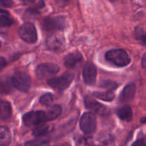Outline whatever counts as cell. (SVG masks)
<instances>
[{"mask_svg": "<svg viewBox=\"0 0 146 146\" xmlns=\"http://www.w3.org/2000/svg\"><path fill=\"white\" fill-rule=\"evenodd\" d=\"M26 145L36 146V145H49V141L47 140H34L29 141L25 143Z\"/></svg>", "mask_w": 146, "mask_h": 146, "instance_id": "obj_25", "label": "cell"}, {"mask_svg": "<svg viewBox=\"0 0 146 146\" xmlns=\"http://www.w3.org/2000/svg\"><path fill=\"white\" fill-rule=\"evenodd\" d=\"M66 26V19L63 16L46 17L43 20L42 27L45 31L49 32L61 31Z\"/></svg>", "mask_w": 146, "mask_h": 146, "instance_id": "obj_4", "label": "cell"}, {"mask_svg": "<svg viewBox=\"0 0 146 146\" xmlns=\"http://www.w3.org/2000/svg\"><path fill=\"white\" fill-rule=\"evenodd\" d=\"M25 125L29 127L35 126L41 123L47 122L46 113L43 111H30L23 116Z\"/></svg>", "mask_w": 146, "mask_h": 146, "instance_id": "obj_6", "label": "cell"}, {"mask_svg": "<svg viewBox=\"0 0 146 146\" xmlns=\"http://www.w3.org/2000/svg\"><path fill=\"white\" fill-rule=\"evenodd\" d=\"M117 115L122 121L129 122L133 118V111L130 106H124L117 111Z\"/></svg>", "mask_w": 146, "mask_h": 146, "instance_id": "obj_17", "label": "cell"}, {"mask_svg": "<svg viewBox=\"0 0 146 146\" xmlns=\"http://www.w3.org/2000/svg\"><path fill=\"white\" fill-rule=\"evenodd\" d=\"M142 66L143 68H145L146 66V54H144L142 58Z\"/></svg>", "mask_w": 146, "mask_h": 146, "instance_id": "obj_30", "label": "cell"}, {"mask_svg": "<svg viewBox=\"0 0 146 146\" xmlns=\"http://www.w3.org/2000/svg\"><path fill=\"white\" fill-rule=\"evenodd\" d=\"M136 87L134 83L128 84L125 86L120 96V101L121 103H127L132 101L135 96Z\"/></svg>", "mask_w": 146, "mask_h": 146, "instance_id": "obj_13", "label": "cell"}, {"mask_svg": "<svg viewBox=\"0 0 146 146\" xmlns=\"http://www.w3.org/2000/svg\"><path fill=\"white\" fill-rule=\"evenodd\" d=\"M0 13H3V14H8V12H7V11H5V10L4 9H0Z\"/></svg>", "mask_w": 146, "mask_h": 146, "instance_id": "obj_32", "label": "cell"}, {"mask_svg": "<svg viewBox=\"0 0 146 146\" xmlns=\"http://www.w3.org/2000/svg\"><path fill=\"white\" fill-rule=\"evenodd\" d=\"M11 78L7 76H0V94H9L11 92L13 88Z\"/></svg>", "mask_w": 146, "mask_h": 146, "instance_id": "obj_14", "label": "cell"}, {"mask_svg": "<svg viewBox=\"0 0 146 146\" xmlns=\"http://www.w3.org/2000/svg\"><path fill=\"white\" fill-rule=\"evenodd\" d=\"M97 69L93 63L88 62L83 69V77L87 85L93 86L96 81Z\"/></svg>", "mask_w": 146, "mask_h": 146, "instance_id": "obj_11", "label": "cell"}, {"mask_svg": "<svg viewBox=\"0 0 146 146\" xmlns=\"http://www.w3.org/2000/svg\"><path fill=\"white\" fill-rule=\"evenodd\" d=\"M49 131V125L44 123H41L35 125V128L33 130L32 134L35 137H41L46 135Z\"/></svg>", "mask_w": 146, "mask_h": 146, "instance_id": "obj_19", "label": "cell"}, {"mask_svg": "<svg viewBox=\"0 0 146 146\" xmlns=\"http://www.w3.org/2000/svg\"><path fill=\"white\" fill-rule=\"evenodd\" d=\"M1 42L0 41V48H1Z\"/></svg>", "mask_w": 146, "mask_h": 146, "instance_id": "obj_34", "label": "cell"}, {"mask_svg": "<svg viewBox=\"0 0 146 146\" xmlns=\"http://www.w3.org/2000/svg\"><path fill=\"white\" fill-rule=\"evenodd\" d=\"M59 71V67L54 64L51 63H44L41 64L36 67L35 74L37 78H49L53 76Z\"/></svg>", "mask_w": 146, "mask_h": 146, "instance_id": "obj_8", "label": "cell"}, {"mask_svg": "<svg viewBox=\"0 0 146 146\" xmlns=\"http://www.w3.org/2000/svg\"><path fill=\"white\" fill-rule=\"evenodd\" d=\"M101 86L102 88H106L108 91H114L115 88L118 87V84L115 82L113 81H109V80H106V81H103L101 83Z\"/></svg>", "mask_w": 146, "mask_h": 146, "instance_id": "obj_24", "label": "cell"}, {"mask_svg": "<svg viewBox=\"0 0 146 146\" xmlns=\"http://www.w3.org/2000/svg\"><path fill=\"white\" fill-rule=\"evenodd\" d=\"M55 1L60 7H65L70 2L71 0H55Z\"/></svg>", "mask_w": 146, "mask_h": 146, "instance_id": "obj_27", "label": "cell"}, {"mask_svg": "<svg viewBox=\"0 0 146 146\" xmlns=\"http://www.w3.org/2000/svg\"><path fill=\"white\" fill-rule=\"evenodd\" d=\"M18 33L20 38L28 44H34L38 39L36 29L34 24L30 22L23 24L20 27Z\"/></svg>", "mask_w": 146, "mask_h": 146, "instance_id": "obj_5", "label": "cell"}, {"mask_svg": "<svg viewBox=\"0 0 146 146\" xmlns=\"http://www.w3.org/2000/svg\"><path fill=\"white\" fill-rule=\"evenodd\" d=\"M14 24L12 19L9 17L8 16L1 15L0 16V29L4 27H8Z\"/></svg>", "mask_w": 146, "mask_h": 146, "instance_id": "obj_23", "label": "cell"}, {"mask_svg": "<svg viewBox=\"0 0 146 146\" xmlns=\"http://www.w3.org/2000/svg\"><path fill=\"white\" fill-rule=\"evenodd\" d=\"M11 113L12 109L10 103L0 99V119L5 120L10 118Z\"/></svg>", "mask_w": 146, "mask_h": 146, "instance_id": "obj_15", "label": "cell"}, {"mask_svg": "<svg viewBox=\"0 0 146 146\" xmlns=\"http://www.w3.org/2000/svg\"><path fill=\"white\" fill-rule=\"evenodd\" d=\"M93 96L95 98L104 101H111L115 98L113 92L111 91H107L104 92H95L93 94Z\"/></svg>", "mask_w": 146, "mask_h": 146, "instance_id": "obj_20", "label": "cell"}, {"mask_svg": "<svg viewBox=\"0 0 146 146\" xmlns=\"http://www.w3.org/2000/svg\"><path fill=\"white\" fill-rule=\"evenodd\" d=\"M11 79L13 86L21 92H27L31 88V77L26 73L21 71L15 73Z\"/></svg>", "mask_w": 146, "mask_h": 146, "instance_id": "obj_2", "label": "cell"}, {"mask_svg": "<svg viewBox=\"0 0 146 146\" xmlns=\"http://www.w3.org/2000/svg\"><path fill=\"white\" fill-rule=\"evenodd\" d=\"M97 126V120L95 114L87 112L83 114L80 120V128L86 135H91L95 133Z\"/></svg>", "mask_w": 146, "mask_h": 146, "instance_id": "obj_3", "label": "cell"}, {"mask_svg": "<svg viewBox=\"0 0 146 146\" xmlns=\"http://www.w3.org/2000/svg\"><path fill=\"white\" fill-rule=\"evenodd\" d=\"M134 36L137 40L140 41L142 44H145V30L142 27H138L134 30Z\"/></svg>", "mask_w": 146, "mask_h": 146, "instance_id": "obj_21", "label": "cell"}, {"mask_svg": "<svg viewBox=\"0 0 146 146\" xmlns=\"http://www.w3.org/2000/svg\"><path fill=\"white\" fill-rule=\"evenodd\" d=\"M141 122H142V123H145V117H143V118L141 119Z\"/></svg>", "mask_w": 146, "mask_h": 146, "instance_id": "obj_33", "label": "cell"}, {"mask_svg": "<svg viewBox=\"0 0 146 146\" xmlns=\"http://www.w3.org/2000/svg\"><path fill=\"white\" fill-rule=\"evenodd\" d=\"M61 111H62V108H61V106L55 105L51 106L49 108V110L47 112H46V113L47 121L55 120L56 118H57L61 115Z\"/></svg>", "mask_w": 146, "mask_h": 146, "instance_id": "obj_18", "label": "cell"}, {"mask_svg": "<svg viewBox=\"0 0 146 146\" xmlns=\"http://www.w3.org/2000/svg\"><path fill=\"white\" fill-rule=\"evenodd\" d=\"M11 135L7 127L0 125V145H8L11 143Z\"/></svg>", "mask_w": 146, "mask_h": 146, "instance_id": "obj_16", "label": "cell"}, {"mask_svg": "<svg viewBox=\"0 0 146 146\" xmlns=\"http://www.w3.org/2000/svg\"><path fill=\"white\" fill-rule=\"evenodd\" d=\"M84 103L86 108L94 113L99 115H106L109 113L110 111L106 106L96 101L94 98L90 96H86L84 98Z\"/></svg>", "mask_w": 146, "mask_h": 146, "instance_id": "obj_9", "label": "cell"}, {"mask_svg": "<svg viewBox=\"0 0 146 146\" xmlns=\"http://www.w3.org/2000/svg\"><path fill=\"white\" fill-rule=\"evenodd\" d=\"M53 101H54V96L49 93H46L42 95L39 99L40 104L46 107H49L52 104Z\"/></svg>", "mask_w": 146, "mask_h": 146, "instance_id": "obj_22", "label": "cell"}, {"mask_svg": "<svg viewBox=\"0 0 146 146\" xmlns=\"http://www.w3.org/2000/svg\"><path fill=\"white\" fill-rule=\"evenodd\" d=\"M105 58L108 62L117 66H125L131 63V58L123 49H112L106 53Z\"/></svg>", "mask_w": 146, "mask_h": 146, "instance_id": "obj_1", "label": "cell"}, {"mask_svg": "<svg viewBox=\"0 0 146 146\" xmlns=\"http://www.w3.org/2000/svg\"><path fill=\"white\" fill-rule=\"evenodd\" d=\"M7 65V61L4 57H0V71Z\"/></svg>", "mask_w": 146, "mask_h": 146, "instance_id": "obj_28", "label": "cell"}, {"mask_svg": "<svg viewBox=\"0 0 146 146\" xmlns=\"http://www.w3.org/2000/svg\"><path fill=\"white\" fill-rule=\"evenodd\" d=\"M74 79V75L70 73L63 74L61 76L52 78L48 80V84L51 88L58 91H63L70 86Z\"/></svg>", "mask_w": 146, "mask_h": 146, "instance_id": "obj_7", "label": "cell"}, {"mask_svg": "<svg viewBox=\"0 0 146 146\" xmlns=\"http://www.w3.org/2000/svg\"><path fill=\"white\" fill-rule=\"evenodd\" d=\"M133 146H145V140H144V138H142V139H141V140H138V141H137L136 142L134 143L133 144Z\"/></svg>", "mask_w": 146, "mask_h": 146, "instance_id": "obj_29", "label": "cell"}, {"mask_svg": "<svg viewBox=\"0 0 146 146\" xmlns=\"http://www.w3.org/2000/svg\"><path fill=\"white\" fill-rule=\"evenodd\" d=\"M24 4H31V3L34 2L35 0H21Z\"/></svg>", "mask_w": 146, "mask_h": 146, "instance_id": "obj_31", "label": "cell"}, {"mask_svg": "<svg viewBox=\"0 0 146 146\" xmlns=\"http://www.w3.org/2000/svg\"><path fill=\"white\" fill-rule=\"evenodd\" d=\"M13 5H14V1L12 0H0V7L10 8Z\"/></svg>", "mask_w": 146, "mask_h": 146, "instance_id": "obj_26", "label": "cell"}, {"mask_svg": "<svg viewBox=\"0 0 146 146\" xmlns=\"http://www.w3.org/2000/svg\"><path fill=\"white\" fill-rule=\"evenodd\" d=\"M83 60V56L79 51H75L68 54L64 57V65L68 68H74L77 64L81 62Z\"/></svg>", "mask_w": 146, "mask_h": 146, "instance_id": "obj_12", "label": "cell"}, {"mask_svg": "<svg viewBox=\"0 0 146 146\" xmlns=\"http://www.w3.org/2000/svg\"><path fill=\"white\" fill-rule=\"evenodd\" d=\"M65 39L59 33L51 34L46 40L47 48L51 51H61L65 48Z\"/></svg>", "mask_w": 146, "mask_h": 146, "instance_id": "obj_10", "label": "cell"}]
</instances>
